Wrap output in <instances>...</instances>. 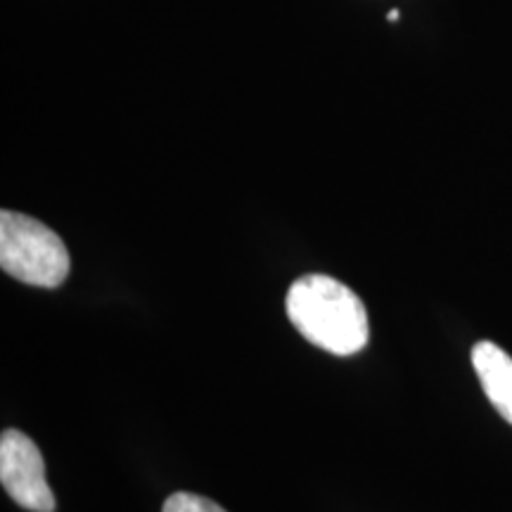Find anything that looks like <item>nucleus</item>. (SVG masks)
<instances>
[{
  "mask_svg": "<svg viewBox=\"0 0 512 512\" xmlns=\"http://www.w3.org/2000/svg\"><path fill=\"white\" fill-rule=\"evenodd\" d=\"M287 318L313 347L335 356L366 349L370 339L368 311L361 297L323 273H311L292 283L287 292Z\"/></svg>",
  "mask_w": 512,
  "mask_h": 512,
  "instance_id": "obj_1",
  "label": "nucleus"
},
{
  "mask_svg": "<svg viewBox=\"0 0 512 512\" xmlns=\"http://www.w3.org/2000/svg\"><path fill=\"white\" fill-rule=\"evenodd\" d=\"M0 266L34 287H60L67 280L72 259L55 230L19 211H0Z\"/></svg>",
  "mask_w": 512,
  "mask_h": 512,
  "instance_id": "obj_2",
  "label": "nucleus"
},
{
  "mask_svg": "<svg viewBox=\"0 0 512 512\" xmlns=\"http://www.w3.org/2000/svg\"><path fill=\"white\" fill-rule=\"evenodd\" d=\"M0 482L12 501L31 512H55L41 451L27 434L5 430L0 437Z\"/></svg>",
  "mask_w": 512,
  "mask_h": 512,
  "instance_id": "obj_3",
  "label": "nucleus"
},
{
  "mask_svg": "<svg viewBox=\"0 0 512 512\" xmlns=\"http://www.w3.org/2000/svg\"><path fill=\"white\" fill-rule=\"evenodd\" d=\"M472 368L484 394L512 425V356L494 342H477L472 347Z\"/></svg>",
  "mask_w": 512,
  "mask_h": 512,
  "instance_id": "obj_4",
  "label": "nucleus"
},
{
  "mask_svg": "<svg viewBox=\"0 0 512 512\" xmlns=\"http://www.w3.org/2000/svg\"><path fill=\"white\" fill-rule=\"evenodd\" d=\"M162 512H226L219 503H214L211 498L188 494V491H178L166 498Z\"/></svg>",
  "mask_w": 512,
  "mask_h": 512,
  "instance_id": "obj_5",
  "label": "nucleus"
}]
</instances>
